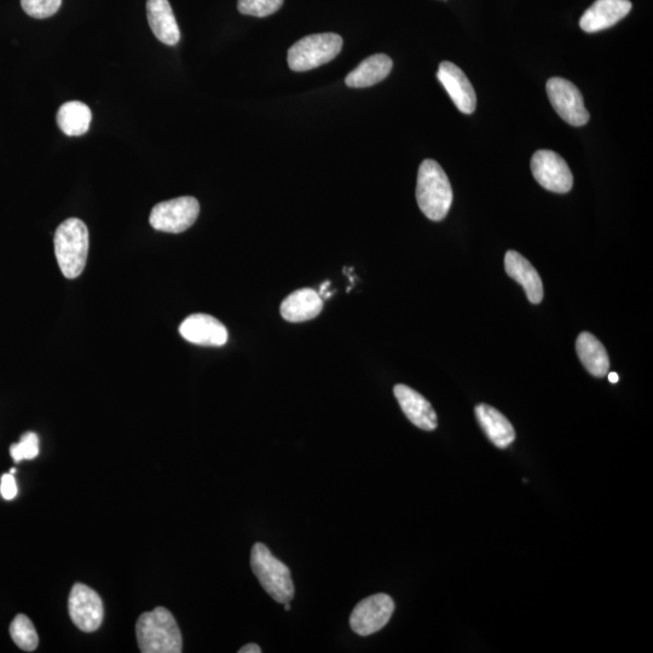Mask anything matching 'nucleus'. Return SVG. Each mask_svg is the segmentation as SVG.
Here are the masks:
<instances>
[{
    "label": "nucleus",
    "mask_w": 653,
    "mask_h": 653,
    "mask_svg": "<svg viewBox=\"0 0 653 653\" xmlns=\"http://www.w3.org/2000/svg\"><path fill=\"white\" fill-rule=\"evenodd\" d=\"M531 172L537 183L552 193L566 194L574 186V176L569 165L552 150H537L531 159Z\"/></svg>",
    "instance_id": "nucleus-7"
},
{
    "label": "nucleus",
    "mask_w": 653,
    "mask_h": 653,
    "mask_svg": "<svg viewBox=\"0 0 653 653\" xmlns=\"http://www.w3.org/2000/svg\"><path fill=\"white\" fill-rule=\"evenodd\" d=\"M10 635L19 649L32 652L37 649L39 644L36 627L26 615H17L10 624Z\"/></svg>",
    "instance_id": "nucleus-22"
},
{
    "label": "nucleus",
    "mask_w": 653,
    "mask_h": 653,
    "mask_svg": "<svg viewBox=\"0 0 653 653\" xmlns=\"http://www.w3.org/2000/svg\"><path fill=\"white\" fill-rule=\"evenodd\" d=\"M576 351L589 374L595 378H604L608 375L610 368L608 352L593 334L581 333L576 340Z\"/></svg>",
    "instance_id": "nucleus-20"
},
{
    "label": "nucleus",
    "mask_w": 653,
    "mask_h": 653,
    "mask_svg": "<svg viewBox=\"0 0 653 653\" xmlns=\"http://www.w3.org/2000/svg\"><path fill=\"white\" fill-rule=\"evenodd\" d=\"M10 473L11 475H14V473H16V468H11Z\"/></svg>",
    "instance_id": "nucleus-31"
},
{
    "label": "nucleus",
    "mask_w": 653,
    "mask_h": 653,
    "mask_svg": "<svg viewBox=\"0 0 653 653\" xmlns=\"http://www.w3.org/2000/svg\"><path fill=\"white\" fill-rule=\"evenodd\" d=\"M147 17L154 36L161 43L173 46L181 40V31L169 0H148Z\"/></svg>",
    "instance_id": "nucleus-16"
},
{
    "label": "nucleus",
    "mask_w": 653,
    "mask_h": 653,
    "mask_svg": "<svg viewBox=\"0 0 653 653\" xmlns=\"http://www.w3.org/2000/svg\"><path fill=\"white\" fill-rule=\"evenodd\" d=\"M392 67H394V62L387 55L369 56L346 77L345 83L355 89L371 88L389 77Z\"/></svg>",
    "instance_id": "nucleus-19"
},
{
    "label": "nucleus",
    "mask_w": 653,
    "mask_h": 653,
    "mask_svg": "<svg viewBox=\"0 0 653 653\" xmlns=\"http://www.w3.org/2000/svg\"><path fill=\"white\" fill-rule=\"evenodd\" d=\"M283 0H239L238 9L241 14L256 17H267L279 11Z\"/></svg>",
    "instance_id": "nucleus-24"
},
{
    "label": "nucleus",
    "mask_w": 653,
    "mask_h": 653,
    "mask_svg": "<svg viewBox=\"0 0 653 653\" xmlns=\"http://www.w3.org/2000/svg\"><path fill=\"white\" fill-rule=\"evenodd\" d=\"M546 89L553 108L566 123L572 126L588 123L589 113L575 84L563 78H552L548 80Z\"/></svg>",
    "instance_id": "nucleus-9"
},
{
    "label": "nucleus",
    "mask_w": 653,
    "mask_h": 653,
    "mask_svg": "<svg viewBox=\"0 0 653 653\" xmlns=\"http://www.w3.org/2000/svg\"><path fill=\"white\" fill-rule=\"evenodd\" d=\"M395 603L390 595L379 593L363 599L356 605L350 617L352 631L368 637L383 629L394 615Z\"/></svg>",
    "instance_id": "nucleus-8"
},
{
    "label": "nucleus",
    "mask_w": 653,
    "mask_h": 653,
    "mask_svg": "<svg viewBox=\"0 0 653 653\" xmlns=\"http://www.w3.org/2000/svg\"><path fill=\"white\" fill-rule=\"evenodd\" d=\"M618 380H620V377H618V374H617V373H610V374H609V381H610V383H612V384H616V383H618Z\"/></svg>",
    "instance_id": "nucleus-29"
},
{
    "label": "nucleus",
    "mask_w": 653,
    "mask_h": 653,
    "mask_svg": "<svg viewBox=\"0 0 653 653\" xmlns=\"http://www.w3.org/2000/svg\"><path fill=\"white\" fill-rule=\"evenodd\" d=\"M285 609H286V611H290V610H291V605H290V603H286V604H285Z\"/></svg>",
    "instance_id": "nucleus-30"
},
{
    "label": "nucleus",
    "mask_w": 653,
    "mask_h": 653,
    "mask_svg": "<svg viewBox=\"0 0 653 653\" xmlns=\"http://www.w3.org/2000/svg\"><path fill=\"white\" fill-rule=\"evenodd\" d=\"M11 458L19 464L23 460H33L39 455V438L34 432H27L19 443L10 447Z\"/></svg>",
    "instance_id": "nucleus-23"
},
{
    "label": "nucleus",
    "mask_w": 653,
    "mask_h": 653,
    "mask_svg": "<svg viewBox=\"0 0 653 653\" xmlns=\"http://www.w3.org/2000/svg\"><path fill=\"white\" fill-rule=\"evenodd\" d=\"M323 300L311 288L293 292L281 304V315L288 322L310 321L321 314Z\"/></svg>",
    "instance_id": "nucleus-17"
},
{
    "label": "nucleus",
    "mask_w": 653,
    "mask_h": 653,
    "mask_svg": "<svg viewBox=\"0 0 653 653\" xmlns=\"http://www.w3.org/2000/svg\"><path fill=\"white\" fill-rule=\"evenodd\" d=\"M476 418L490 442L498 448L511 446L516 439V431L504 414L488 404H478Z\"/></svg>",
    "instance_id": "nucleus-18"
},
{
    "label": "nucleus",
    "mask_w": 653,
    "mask_h": 653,
    "mask_svg": "<svg viewBox=\"0 0 653 653\" xmlns=\"http://www.w3.org/2000/svg\"><path fill=\"white\" fill-rule=\"evenodd\" d=\"M239 653H262V649L257 644H248L244 647H241Z\"/></svg>",
    "instance_id": "nucleus-27"
},
{
    "label": "nucleus",
    "mask_w": 653,
    "mask_h": 653,
    "mask_svg": "<svg viewBox=\"0 0 653 653\" xmlns=\"http://www.w3.org/2000/svg\"><path fill=\"white\" fill-rule=\"evenodd\" d=\"M62 0H21V7L34 19H48L60 10Z\"/></svg>",
    "instance_id": "nucleus-25"
},
{
    "label": "nucleus",
    "mask_w": 653,
    "mask_h": 653,
    "mask_svg": "<svg viewBox=\"0 0 653 653\" xmlns=\"http://www.w3.org/2000/svg\"><path fill=\"white\" fill-rule=\"evenodd\" d=\"M179 333L189 343L202 346H223L227 344L229 338L223 323L205 314L188 316L179 326Z\"/></svg>",
    "instance_id": "nucleus-12"
},
{
    "label": "nucleus",
    "mask_w": 653,
    "mask_h": 653,
    "mask_svg": "<svg viewBox=\"0 0 653 653\" xmlns=\"http://www.w3.org/2000/svg\"><path fill=\"white\" fill-rule=\"evenodd\" d=\"M342 49L343 38L338 34H311L298 40L288 50V66L294 72L311 71L334 60Z\"/></svg>",
    "instance_id": "nucleus-5"
},
{
    "label": "nucleus",
    "mask_w": 653,
    "mask_h": 653,
    "mask_svg": "<svg viewBox=\"0 0 653 653\" xmlns=\"http://www.w3.org/2000/svg\"><path fill=\"white\" fill-rule=\"evenodd\" d=\"M55 254L61 273L66 279L83 274L89 253V230L78 218H69L55 233Z\"/></svg>",
    "instance_id": "nucleus-3"
},
{
    "label": "nucleus",
    "mask_w": 653,
    "mask_h": 653,
    "mask_svg": "<svg viewBox=\"0 0 653 653\" xmlns=\"http://www.w3.org/2000/svg\"><path fill=\"white\" fill-rule=\"evenodd\" d=\"M68 611L73 623L85 633L96 632L102 626L104 610L100 595L94 589L75 583L68 599Z\"/></svg>",
    "instance_id": "nucleus-10"
},
{
    "label": "nucleus",
    "mask_w": 653,
    "mask_h": 653,
    "mask_svg": "<svg viewBox=\"0 0 653 653\" xmlns=\"http://www.w3.org/2000/svg\"><path fill=\"white\" fill-rule=\"evenodd\" d=\"M437 78L461 113L472 114L476 111V91L461 68L444 61L439 65Z\"/></svg>",
    "instance_id": "nucleus-11"
},
{
    "label": "nucleus",
    "mask_w": 653,
    "mask_h": 653,
    "mask_svg": "<svg viewBox=\"0 0 653 653\" xmlns=\"http://www.w3.org/2000/svg\"><path fill=\"white\" fill-rule=\"evenodd\" d=\"M0 494L8 501L16 498L17 484L14 475H11V473H5L2 476V481H0Z\"/></svg>",
    "instance_id": "nucleus-26"
},
{
    "label": "nucleus",
    "mask_w": 653,
    "mask_h": 653,
    "mask_svg": "<svg viewBox=\"0 0 653 653\" xmlns=\"http://www.w3.org/2000/svg\"><path fill=\"white\" fill-rule=\"evenodd\" d=\"M629 0H597L581 17L580 27L586 33L608 30L632 10Z\"/></svg>",
    "instance_id": "nucleus-13"
},
{
    "label": "nucleus",
    "mask_w": 653,
    "mask_h": 653,
    "mask_svg": "<svg viewBox=\"0 0 653 653\" xmlns=\"http://www.w3.org/2000/svg\"><path fill=\"white\" fill-rule=\"evenodd\" d=\"M394 394L410 423L424 431L437 429L438 421L435 409L423 395L403 384L395 386Z\"/></svg>",
    "instance_id": "nucleus-14"
},
{
    "label": "nucleus",
    "mask_w": 653,
    "mask_h": 653,
    "mask_svg": "<svg viewBox=\"0 0 653 653\" xmlns=\"http://www.w3.org/2000/svg\"><path fill=\"white\" fill-rule=\"evenodd\" d=\"M416 201L431 221H443L453 204V189L447 173L435 160L427 159L419 167Z\"/></svg>",
    "instance_id": "nucleus-1"
},
{
    "label": "nucleus",
    "mask_w": 653,
    "mask_h": 653,
    "mask_svg": "<svg viewBox=\"0 0 653 653\" xmlns=\"http://www.w3.org/2000/svg\"><path fill=\"white\" fill-rule=\"evenodd\" d=\"M199 215V201L193 196H182L154 206L149 223L155 230L179 234L192 227Z\"/></svg>",
    "instance_id": "nucleus-6"
},
{
    "label": "nucleus",
    "mask_w": 653,
    "mask_h": 653,
    "mask_svg": "<svg viewBox=\"0 0 653 653\" xmlns=\"http://www.w3.org/2000/svg\"><path fill=\"white\" fill-rule=\"evenodd\" d=\"M138 647L143 653H181L182 633L171 612L156 608L144 612L136 624Z\"/></svg>",
    "instance_id": "nucleus-2"
},
{
    "label": "nucleus",
    "mask_w": 653,
    "mask_h": 653,
    "mask_svg": "<svg viewBox=\"0 0 653 653\" xmlns=\"http://www.w3.org/2000/svg\"><path fill=\"white\" fill-rule=\"evenodd\" d=\"M329 286H331V282L326 281V282L323 283V285L320 287V297H321V298L323 297V294L326 293V291L328 290V287H329Z\"/></svg>",
    "instance_id": "nucleus-28"
},
{
    "label": "nucleus",
    "mask_w": 653,
    "mask_h": 653,
    "mask_svg": "<svg viewBox=\"0 0 653 653\" xmlns=\"http://www.w3.org/2000/svg\"><path fill=\"white\" fill-rule=\"evenodd\" d=\"M91 121V109L79 101L63 104L57 113V124L61 131L71 137L85 135L90 129Z\"/></svg>",
    "instance_id": "nucleus-21"
},
{
    "label": "nucleus",
    "mask_w": 653,
    "mask_h": 653,
    "mask_svg": "<svg viewBox=\"0 0 653 653\" xmlns=\"http://www.w3.org/2000/svg\"><path fill=\"white\" fill-rule=\"evenodd\" d=\"M508 276L524 288L530 303L540 304L543 299V283L539 273L527 258L516 251H508L505 257Z\"/></svg>",
    "instance_id": "nucleus-15"
},
{
    "label": "nucleus",
    "mask_w": 653,
    "mask_h": 653,
    "mask_svg": "<svg viewBox=\"0 0 653 653\" xmlns=\"http://www.w3.org/2000/svg\"><path fill=\"white\" fill-rule=\"evenodd\" d=\"M251 566L260 585L275 602L290 603L294 597L291 570L276 559L263 543H256L251 552Z\"/></svg>",
    "instance_id": "nucleus-4"
}]
</instances>
